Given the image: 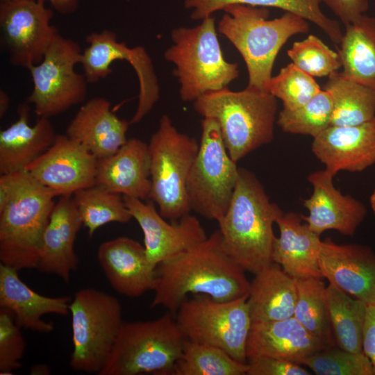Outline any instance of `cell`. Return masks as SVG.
I'll return each mask as SVG.
<instances>
[{"label": "cell", "instance_id": "obj_21", "mask_svg": "<svg viewBox=\"0 0 375 375\" xmlns=\"http://www.w3.org/2000/svg\"><path fill=\"white\" fill-rule=\"evenodd\" d=\"M18 271L0 264V307L9 311L21 327L40 333H49L53 323L46 322L47 314L67 315L72 297L42 295L22 281Z\"/></svg>", "mask_w": 375, "mask_h": 375}, {"label": "cell", "instance_id": "obj_46", "mask_svg": "<svg viewBox=\"0 0 375 375\" xmlns=\"http://www.w3.org/2000/svg\"><path fill=\"white\" fill-rule=\"evenodd\" d=\"M30 373L31 374H50V368L46 365H36L31 367Z\"/></svg>", "mask_w": 375, "mask_h": 375}, {"label": "cell", "instance_id": "obj_32", "mask_svg": "<svg viewBox=\"0 0 375 375\" xmlns=\"http://www.w3.org/2000/svg\"><path fill=\"white\" fill-rule=\"evenodd\" d=\"M322 89L332 97L331 125H358L375 117V93L346 77L342 72L328 76Z\"/></svg>", "mask_w": 375, "mask_h": 375}, {"label": "cell", "instance_id": "obj_43", "mask_svg": "<svg viewBox=\"0 0 375 375\" xmlns=\"http://www.w3.org/2000/svg\"><path fill=\"white\" fill-rule=\"evenodd\" d=\"M362 351L372 362L375 375V305L367 306L362 332Z\"/></svg>", "mask_w": 375, "mask_h": 375}, {"label": "cell", "instance_id": "obj_5", "mask_svg": "<svg viewBox=\"0 0 375 375\" xmlns=\"http://www.w3.org/2000/svg\"><path fill=\"white\" fill-rule=\"evenodd\" d=\"M223 10L217 31L242 56L248 85L265 90L279 51L292 36L308 32V21L290 12L269 19V10L264 7L233 4Z\"/></svg>", "mask_w": 375, "mask_h": 375}, {"label": "cell", "instance_id": "obj_36", "mask_svg": "<svg viewBox=\"0 0 375 375\" xmlns=\"http://www.w3.org/2000/svg\"><path fill=\"white\" fill-rule=\"evenodd\" d=\"M333 101L323 89L304 105L294 110L282 109L276 124L283 132L310 135L313 138L331 125Z\"/></svg>", "mask_w": 375, "mask_h": 375}, {"label": "cell", "instance_id": "obj_18", "mask_svg": "<svg viewBox=\"0 0 375 375\" xmlns=\"http://www.w3.org/2000/svg\"><path fill=\"white\" fill-rule=\"evenodd\" d=\"M312 151L333 177L365 170L375 163V117L358 125H331L313 138Z\"/></svg>", "mask_w": 375, "mask_h": 375}, {"label": "cell", "instance_id": "obj_30", "mask_svg": "<svg viewBox=\"0 0 375 375\" xmlns=\"http://www.w3.org/2000/svg\"><path fill=\"white\" fill-rule=\"evenodd\" d=\"M322 0H185L184 6L190 10V17L203 20L229 5L239 4L275 8L299 15L317 26L335 44H340L343 33L340 23L328 17L321 10Z\"/></svg>", "mask_w": 375, "mask_h": 375}, {"label": "cell", "instance_id": "obj_40", "mask_svg": "<svg viewBox=\"0 0 375 375\" xmlns=\"http://www.w3.org/2000/svg\"><path fill=\"white\" fill-rule=\"evenodd\" d=\"M12 315L0 310V374H11L21 367L26 342Z\"/></svg>", "mask_w": 375, "mask_h": 375}, {"label": "cell", "instance_id": "obj_34", "mask_svg": "<svg viewBox=\"0 0 375 375\" xmlns=\"http://www.w3.org/2000/svg\"><path fill=\"white\" fill-rule=\"evenodd\" d=\"M326 288L321 278H297L293 317L310 333L333 347L335 342L326 303Z\"/></svg>", "mask_w": 375, "mask_h": 375}, {"label": "cell", "instance_id": "obj_20", "mask_svg": "<svg viewBox=\"0 0 375 375\" xmlns=\"http://www.w3.org/2000/svg\"><path fill=\"white\" fill-rule=\"evenodd\" d=\"M97 259L112 288L128 297H138L153 290L156 283V268L150 263L144 246L128 238L102 242Z\"/></svg>", "mask_w": 375, "mask_h": 375}, {"label": "cell", "instance_id": "obj_37", "mask_svg": "<svg viewBox=\"0 0 375 375\" xmlns=\"http://www.w3.org/2000/svg\"><path fill=\"white\" fill-rule=\"evenodd\" d=\"M264 89L280 99L286 110L304 105L322 90L314 77L292 62L281 68L276 76H272Z\"/></svg>", "mask_w": 375, "mask_h": 375}, {"label": "cell", "instance_id": "obj_27", "mask_svg": "<svg viewBox=\"0 0 375 375\" xmlns=\"http://www.w3.org/2000/svg\"><path fill=\"white\" fill-rule=\"evenodd\" d=\"M28 103H20L18 117L0 132V174L24 170L54 142L56 134L49 118L28 124Z\"/></svg>", "mask_w": 375, "mask_h": 375}, {"label": "cell", "instance_id": "obj_23", "mask_svg": "<svg viewBox=\"0 0 375 375\" xmlns=\"http://www.w3.org/2000/svg\"><path fill=\"white\" fill-rule=\"evenodd\" d=\"M328 347L294 317L285 319L253 322L247 343V358L270 357L302 365L314 353Z\"/></svg>", "mask_w": 375, "mask_h": 375}, {"label": "cell", "instance_id": "obj_33", "mask_svg": "<svg viewBox=\"0 0 375 375\" xmlns=\"http://www.w3.org/2000/svg\"><path fill=\"white\" fill-rule=\"evenodd\" d=\"M72 199L90 237L108 223L125 224L132 218L121 194L97 185L75 192Z\"/></svg>", "mask_w": 375, "mask_h": 375}, {"label": "cell", "instance_id": "obj_38", "mask_svg": "<svg viewBox=\"0 0 375 375\" xmlns=\"http://www.w3.org/2000/svg\"><path fill=\"white\" fill-rule=\"evenodd\" d=\"M287 54L294 65L312 77H328L342 67L338 51L312 34L294 42Z\"/></svg>", "mask_w": 375, "mask_h": 375}, {"label": "cell", "instance_id": "obj_17", "mask_svg": "<svg viewBox=\"0 0 375 375\" xmlns=\"http://www.w3.org/2000/svg\"><path fill=\"white\" fill-rule=\"evenodd\" d=\"M319 265L329 283L360 300L375 305V253L358 244L322 241Z\"/></svg>", "mask_w": 375, "mask_h": 375}, {"label": "cell", "instance_id": "obj_1", "mask_svg": "<svg viewBox=\"0 0 375 375\" xmlns=\"http://www.w3.org/2000/svg\"><path fill=\"white\" fill-rule=\"evenodd\" d=\"M245 272L226 251L217 229L156 266L155 294L150 306L174 312L188 294H205L218 301L247 296L251 282Z\"/></svg>", "mask_w": 375, "mask_h": 375}, {"label": "cell", "instance_id": "obj_26", "mask_svg": "<svg viewBox=\"0 0 375 375\" xmlns=\"http://www.w3.org/2000/svg\"><path fill=\"white\" fill-rule=\"evenodd\" d=\"M301 215L283 213L276 221L280 235L274 244L272 260L294 278L323 279L319 253L322 240L305 223Z\"/></svg>", "mask_w": 375, "mask_h": 375}, {"label": "cell", "instance_id": "obj_47", "mask_svg": "<svg viewBox=\"0 0 375 375\" xmlns=\"http://www.w3.org/2000/svg\"><path fill=\"white\" fill-rule=\"evenodd\" d=\"M369 203H370V206L372 208V210L375 215V189L374 190L372 194H371V197L369 199Z\"/></svg>", "mask_w": 375, "mask_h": 375}, {"label": "cell", "instance_id": "obj_41", "mask_svg": "<svg viewBox=\"0 0 375 375\" xmlns=\"http://www.w3.org/2000/svg\"><path fill=\"white\" fill-rule=\"evenodd\" d=\"M248 375H310L311 373L297 364L285 359L257 357L247 360Z\"/></svg>", "mask_w": 375, "mask_h": 375}, {"label": "cell", "instance_id": "obj_11", "mask_svg": "<svg viewBox=\"0 0 375 375\" xmlns=\"http://www.w3.org/2000/svg\"><path fill=\"white\" fill-rule=\"evenodd\" d=\"M238 174L239 167L226 150L217 122L203 118L199 150L186 183L191 210L218 222L228 208Z\"/></svg>", "mask_w": 375, "mask_h": 375}, {"label": "cell", "instance_id": "obj_4", "mask_svg": "<svg viewBox=\"0 0 375 375\" xmlns=\"http://www.w3.org/2000/svg\"><path fill=\"white\" fill-rule=\"evenodd\" d=\"M277 99L265 90L247 85L241 91L227 87L194 101V110L218 124L226 150L235 162L270 143L276 122Z\"/></svg>", "mask_w": 375, "mask_h": 375}, {"label": "cell", "instance_id": "obj_13", "mask_svg": "<svg viewBox=\"0 0 375 375\" xmlns=\"http://www.w3.org/2000/svg\"><path fill=\"white\" fill-rule=\"evenodd\" d=\"M51 9L37 0L0 3L1 46L11 65L27 69L39 63L59 34L51 24Z\"/></svg>", "mask_w": 375, "mask_h": 375}, {"label": "cell", "instance_id": "obj_14", "mask_svg": "<svg viewBox=\"0 0 375 375\" xmlns=\"http://www.w3.org/2000/svg\"><path fill=\"white\" fill-rule=\"evenodd\" d=\"M88 46L83 51L80 64L88 83L105 78L112 72L115 60L127 61L138 78V103L131 124L140 122L153 108L160 97V88L152 60L142 47H129L118 42L110 30L93 32L85 37Z\"/></svg>", "mask_w": 375, "mask_h": 375}, {"label": "cell", "instance_id": "obj_31", "mask_svg": "<svg viewBox=\"0 0 375 375\" xmlns=\"http://www.w3.org/2000/svg\"><path fill=\"white\" fill-rule=\"evenodd\" d=\"M325 296L335 344L350 352H363L362 332L367 306L331 283L326 288Z\"/></svg>", "mask_w": 375, "mask_h": 375}, {"label": "cell", "instance_id": "obj_19", "mask_svg": "<svg viewBox=\"0 0 375 375\" xmlns=\"http://www.w3.org/2000/svg\"><path fill=\"white\" fill-rule=\"evenodd\" d=\"M333 178L326 169L315 171L308 176L313 191L303 201L308 215H301L302 219L319 235L330 229L353 235L365 219L367 210L362 203L336 189Z\"/></svg>", "mask_w": 375, "mask_h": 375}, {"label": "cell", "instance_id": "obj_28", "mask_svg": "<svg viewBox=\"0 0 375 375\" xmlns=\"http://www.w3.org/2000/svg\"><path fill=\"white\" fill-rule=\"evenodd\" d=\"M254 275L247 298L252 323L293 317L297 299V278L290 276L275 262Z\"/></svg>", "mask_w": 375, "mask_h": 375}, {"label": "cell", "instance_id": "obj_25", "mask_svg": "<svg viewBox=\"0 0 375 375\" xmlns=\"http://www.w3.org/2000/svg\"><path fill=\"white\" fill-rule=\"evenodd\" d=\"M104 97L85 103L69 124L65 135L80 143L97 160L116 153L127 141L129 122L120 119Z\"/></svg>", "mask_w": 375, "mask_h": 375}, {"label": "cell", "instance_id": "obj_2", "mask_svg": "<svg viewBox=\"0 0 375 375\" xmlns=\"http://www.w3.org/2000/svg\"><path fill=\"white\" fill-rule=\"evenodd\" d=\"M56 197L26 170L1 174V263L17 271L38 268Z\"/></svg>", "mask_w": 375, "mask_h": 375}, {"label": "cell", "instance_id": "obj_8", "mask_svg": "<svg viewBox=\"0 0 375 375\" xmlns=\"http://www.w3.org/2000/svg\"><path fill=\"white\" fill-rule=\"evenodd\" d=\"M69 313L73 343L70 367L74 371L99 375L124 323L121 303L105 292L83 288L72 299Z\"/></svg>", "mask_w": 375, "mask_h": 375}, {"label": "cell", "instance_id": "obj_42", "mask_svg": "<svg viewBox=\"0 0 375 375\" xmlns=\"http://www.w3.org/2000/svg\"><path fill=\"white\" fill-rule=\"evenodd\" d=\"M345 26L357 21L369 8L368 0H322Z\"/></svg>", "mask_w": 375, "mask_h": 375}, {"label": "cell", "instance_id": "obj_24", "mask_svg": "<svg viewBox=\"0 0 375 375\" xmlns=\"http://www.w3.org/2000/svg\"><path fill=\"white\" fill-rule=\"evenodd\" d=\"M83 225L72 195L61 196L51 212L44 233L38 268L54 274L65 282L76 270L79 259L74 249L77 234Z\"/></svg>", "mask_w": 375, "mask_h": 375}, {"label": "cell", "instance_id": "obj_10", "mask_svg": "<svg viewBox=\"0 0 375 375\" xmlns=\"http://www.w3.org/2000/svg\"><path fill=\"white\" fill-rule=\"evenodd\" d=\"M248 296L218 301L205 294L193 295L178 308L176 323L186 340L219 347L235 360L247 363V343L252 324Z\"/></svg>", "mask_w": 375, "mask_h": 375}, {"label": "cell", "instance_id": "obj_6", "mask_svg": "<svg viewBox=\"0 0 375 375\" xmlns=\"http://www.w3.org/2000/svg\"><path fill=\"white\" fill-rule=\"evenodd\" d=\"M215 20L210 16L194 27L172 30V44L165 59L175 68L184 101H194L202 95L226 88L240 74L238 65L228 62L217 38Z\"/></svg>", "mask_w": 375, "mask_h": 375}, {"label": "cell", "instance_id": "obj_7", "mask_svg": "<svg viewBox=\"0 0 375 375\" xmlns=\"http://www.w3.org/2000/svg\"><path fill=\"white\" fill-rule=\"evenodd\" d=\"M171 313L153 320L124 322L99 375H172L186 339Z\"/></svg>", "mask_w": 375, "mask_h": 375}, {"label": "cell", "instance_id": "obj_12", "mask_svg": "<svg viewBox=\"0 0 375 375\" xmlns=\"http://www.w3.org/2000/svg\"><path fill=\"white\" fill-rule=\"evenodd\" d=\"M82 52L76 42L58 34L42 60L28 69L33 84L28 102L38 117L56 116L85 101L88 83L74 69Z\"/></svg>", "mask_w": 375, "mask_h": 375}, {"label": "cell", "instance_id": "obj_44", "mask_svg": "<svg viewBox=\"0 0 375 375\" xmlns=\"http://www.w3.org/2000/svg\"><path fill=\"white\" fill-rule=\"evenodd\" d=\"M41 2L48 1L53 8L62 15H69L78 8L79 0H37Z\"/></svg>", "mask_w": 375, "mask_h": 375}, {"label": "cell", "instance_id": "obj_35", "mask_svg": "<svg viewBox=\"0 0 375 375\" xmlns=\"http://www.w3.org/2000/svg\"><path fill=\"white\" fill-rule=\"evenodd\" d=\"M247 362H239L223 349L186 340L172 375H244Z\"/></svg>", "mask_w": 375, "mask_h": 375}, {"label": "cell", "instance_id": "obj_45", "mask_svg": "<svg viewBox=\"0 0 375 375\" xmlns=\"http://www.w3.org/2000/svg\"><path fill=\"white\" fill-rule=\"evenodd\" d=\"M10 105V98L7 93L0 90V117H2L6 113Z\"/></svg>", "mask_w": 375, "mask_h": 375}, {"label": "cell", "instance_id": "obj_29", "mask_svg": "<svg viewBox=\"0 0 375 375\" xmlns=\"http://www.w3.org/2000/svg\"><path fill=\"white\" fill-rule=\"evenodd\" d=\"M344 27L338 49L342 73L375 93V17L364 14Z\"/></svg>", "mask_w": 375, "mask_h": 375}, {"label": "cell", "instance_id": "obj_39", "mask_svg": "<svg viewBox=\"0 0 375 375\" xmlns=\"http://www.w3.org/2000/svg\"><path fill=\"white\" fill-rule=\"evenodd\" d=\"M302 365L317 375H374L372 362L363 353L328 347L306 358Z\"/></svg>", "mask_w": 375, "mask_h": 375}, {"label": "cell", "instance_id": "obj_48", "mask_svg": "<svg viewBox=\"0 0 375 375\" xmlns=\"http://www.w3.org/2000/svg\"><path fill=\"white\" fill-rule=\"evenodd\" d=\"M7 1V0H1V1Z\"/></svg>", "mask_w": 375, "mask_h": 375}, {"label": "cell", "instance_id": "obj_9", "mask_svg": "<svg viewBox=\"0 0 375 375\" xmlns=\"http://www.w3.org/2000/svg\"><path fill=\"white\" fill-rule=\"evenodd\" d=\"M148 145L151 181L149 199L158 205L165 219H180L191 211L186 183L199 143L194 138L179 132L169 117L163 115Z\"/></svg>", "mask_w": 375, "mask_h": 375}, {"label": "cell", "instance_id": "obj_16", "mask_svg": "<svg viewBox=\"0 0 375 375\" xmlns=\"http://www.w3.org/2000/svg\"><path fill=\"white\" fill-rule=\"evenodd\" d=\"M126 206L144 235V246L150 263L156 268L162 260L181 252L208 236L199 219L190 214L178 223L169 224L154 205L124 196Z\"/></svg>", "mask_w": 375, "mask_h": 375}, {"label": "cell", "instance_id": "obj_15", "mask_svg": "<svg viewBox=\"0 0 375 375\" xmlns=\"http://www.w3.org/2000/svg\"><path fill=\"white\" fill-rule=\"evenodd\" d=\"M97 162L82 144L57 135L53 144L24 170L61 197L95 185Z\"/></svg>", "mask_w": 375, "mask_h": 375}, {"label": "cell", "instance_id": "obj_3", "mask_svg": "<svg viewBox=\"0 0 375 375\" xmlns=\"http://www.w3.org/2000/svg\"><path fill=\"white\" fill-rule=\"evenodd\" d=\"M283 213L255 174L239 168L232 199L218 224L226 251L246 272L256 274L273 263V225Z\"/></svg>", "mask_w": 375, "mask_h": 375}, {"label": "cell", "instance_id": "obj_22", "mask_svg": "<svg viewBox=\"0 0 375 375\" xmlns=\"http://www.w3.org/2000/svg\"><path fill=\"white\" fill-rule=\"evenodd\" d=\"M95 185L141 200L149 199L151 160L148 144L131 138L114 154L97 160Z\"/></svg>", "mask_w": 375, "mask_h": 375}]
</instances>
